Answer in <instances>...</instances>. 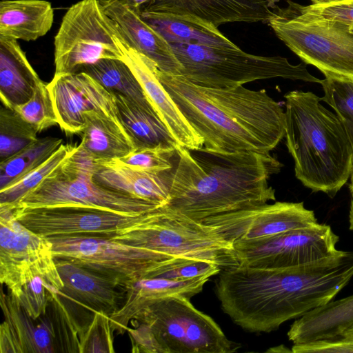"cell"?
I'll return each mask as SVG.
<instances>
[{"label":"cell","instance_id":"obj_1","mask_svg":"<svg viewBox=\"0 0 353 353\" xmlns=\"http://www.w3.org/2000/svg\"><path fill=\"white\" fill-rule=\"evenodd\" d=\"M353 277V252L307 264L277 269L236 265L223 269L216 282L221 305L250 332H270L331 301Z\"/></svg>","mask_w":353,"mask_h":353},{"label":"cell","instance_id":"obj_2","mask_svg":"<svg viewBox=\"0 0 353 353\" xmlns=\"http://www.w3.org/2000/svg\"><path fill=\"white\" fill-rule=\"evenodd\" d=\"M165 208L196 221L275 201L269 184L283 165L270 153L176 146Z\"/></svg>","mask_w":353,"mask_h":353},{"label":"cell","instance_id":"obj_3","mask_svg":"<svg viewBox=\"0 0 353 353\" xmlns=\"http://www.w3.org/2000/svg\"><path fill=\"white\" fill-rule=\"evenodd\" d=\"M157 75L208 149L269 153L285 137V112L265 90L200 86L159 69Z\"/></svg>","mask_w":353,"mask_h":353},{"label":"cell","instance_id":"obj_4","mask_svg":"<svg viewBox=\"0 0 353 353\" xmlns=\"http://www.w3.org/2000/svg\"><path fill=\"white\" fill-rule=\"evenodd\" d=\"M284 97L285 144L295 176L312 191L333 197L353 168V148L344 128L313 92L293 90Z\"/></svg>","mask_w":353,"mask_h":353},{"label":"cell","instance_id":"obj_5","mask_svg":"<svg viewBox=\"0 0 353 353\" xmlns=\"http://www.w3.org/2000/svg\"><path fill=\"white\" fill-rule=\"evenodd\" d=\"M182 68L180 74L200 86L233 88L258 80L283 78L321 83L305 63L293 65L281 56L250 54L239 47L170 43Z\"/></svg>","mask_w":353,"mask_h":353},{"label":"cell","instance_id":"obj_6","mask_svg":"<svg viewBox=\"0 0 353 353\" xmlns=\"http://www.w3.org/2000/svg\"><path fill=\"white\" fill-rule=\"evenodd\" d=\"M93 159L77 145L74 152L38 186L9 209L81 208L125 214H142L158 203L104 187L93 179Z\"/></svg>","mask_w":353,"mask_h":353},{"label":"cell","instance_id":"obj_7","mask_svg":"<svg viewBox=\"0 0 353 353\" xmlns=\"http://www.w3.org/2000/svg\"><path fill=\"white\" fill-rule=\"evenodd\" d=\"M109 238L171 257L210 261L222 270L239 265L232 244L211 227L165 206Z\"/></svg>","mask_w":353,"mask_h":353},{"label":"cell","instance_id":"obj_8","mask_svg":"<svg viewBox=\"0 0 353 353\" xmlns=\"http://www.w3.org/2000/svg\"><path fill=\"white\" fill-rule=\"evenodd\" d=\"M268 24L277 37L305 64L325 77H353V33L350 26L325 19L287 1Z\"/></svg>","mask_w":353,"mask_h":353},{"label":"cell","instance_id":"obj_9","mask_svg":"<svg viewBox=\"0 0 353 353\" xmlns=\"http://www.w3.org/2000/svg\"><path fill=\"white\" fill-rule=\"evenodd\" d=\"M133 321L151 328L164 353H232L241 347L227 338L210 316L183 296L157 301Z\"/></svg>","mask_w":353,"mask_h":353},{"label":"cell","instance_id":"obj_10","mask_svg":"<svg viewBox=\"0 0 353 353\" xmlns=\"http://www.w3.org/2000/svg\"><path fill=\"white\" fill-rule=\"evenodd\" d=\"M119 34L99 0H81L72 5L54 37V74L77 72L101 59L123 60Z\"/></svg>","mask_w":353,"mask_h":353},{"label":"cell","instance_id":"obj_11","mask_svg":"<svg viewBox=\"0 0 353 353\" xmlns=\"http://www.w3.org/2000/svg\"><path fill=\"white\" fill-rule=\"evenodd\" d=\"M55 258L68 259L96 272L127 290L175 259L105 236L79 235L48 239Z\"/></svg>","mask_w":353,"mask_h":353},{"label":"cell","instance_id":"obj_12","mask_svg":"<svg viewBox=\"0 0 353 353\" xmlns=\"http://www.w3.org/2000/svg\"><path fill=\"white\" fill-rule=\"evenodd\" d=\"M0 281L17 298L21 288L35 276L46 279L58 292L63 284L50 240L29 230L0 207Z\"/></svg>","mask_w":353,"mask_h":353},{"label":"cell","instance_id":"obj_13","mask_svg":"<svg viewBox=\"0 0 353 353\" xmlns=\"http://www.w3.org/2000/svg\"><path fill=\"white\" fill-rule=\"evenodd\" d=\"M339 237L326 224H316L274 236L232 244L240 265L265 269L294 267L339 252Z\"/></svg>","mask_w":353,"mask_h":353},{"label":"cell","instance_id":"obj_14","mask_svg":"<svg viewBox=\"0 0 353 353\" xmlns=\"http://www.w3.org/2000/svg\"><path fill=\"white\" fill-rule=\"evenodd\" d=\"M201 222L211 227L231 244L263 239L318 223L314 211L305 208L303 202L284 201L216 215Z\"/></svg>","mask_w":353,"mask_h":353},{"label":"cell","instance_id":"obj_15","mask_svg":"<svg viewBox=\"0 0 353 353\" xmlns=\"http://www.w3.org/2000/svg\"><path fill=\"white\" fill-rule=\"evenodd\" d=\"M10 210L23 225L47 239L79 235L110 237L139 222L148 212L125 214L81 208Z\"/></svg>","mask_w":353,"mask_h":353},{"label":"cell","instance_id":"obj_16","mask_svg":"<svg viewBox=\"0 0 353 353\" xmlns=\"http://www.w3.org/2000/svg\"><path fill=\"white\" fill-rule=\"evenodd\" d=\"M48 86L58 125L66 133L81 134L88 112L119 115L114 93L84 72L54 74Z\"/></svg>","mask_w":353,"mask_h":353},{"label":"cell","instance_id":"obj_17","mask_svg":"<svg viewBox=\"0 0 353 353\" xmlns=\"http://www.w3.org/2000/svg\"><path fill=\"white\" fill-rule=\"evenodd\" d=\"M118 42L123 61L136 76L147 99L177 145L189 150L203 148V137L192 127L160 82L156 63L132 48L121 33Z\"/></svg>","mask_w":353,"mask_h":353},{"label":"cell","instance_id":"obj_18","mask_svg":"<svg viewBox=\"0 0 353 353\" xmlns=\"http://www.w3.org/2000/svg\"><path fill=\"white\" fill-rule=\"evenodd\" d=\"M279 0H153L142 10L188 14L215 26L232 22L268 23Z\"/></svg>","mask_w":353,"mask_h":353},{"label":"cell","instance_id":"obj_19","mask_svg":"<svg viewBox=\"0 0 353 353\" xmlns=\"http://www.w3.org/2000/svg\"><path fill=\"white\" fill-rule=\"evenodd\" d=\"M127 43L165 72L180 74L182 66L169 42L138 12L120 0H99Z\"/></svg>","mask_w":353,"mask_h":353},{"label":"cell","instance_id":"obj_20","mask_svg":"<svg viewBox=\"0 0 353 353\" xmlns=\"http://www.w3.org/2000/svg\"><path fill=\"white\" fill-rule=\"evenodd\" d=\"M63 286V296L91 310L109 316L121 305L126 290L108 278L72 261L55 258Z\"/></svg>","mask_w":353,"mask_h":353},{"label":"cell","instance_id":"obj_21","mask_svg":"<svg viewBox=\"0 0 353 353\" xmlns=\"http://www.w3.org/2000/svg\"><path fill=\"white\" fill-rule=\"evenodd\" d=\"M5 321L0 328L1 353L55 352L57 339L52 320L41 316L39 323L30 316L17 300L8 294H1Z\"/></svg>","mask_w":353,"mask_h":353},{"label":"cell","instance_id":"obj_22","mask_svg":"<svg viewBox=\"0 0 353 353\" xmlns=\"http://www.w3.org/2000/svg\"><path fill=\"white\" fill-rule=\"evenodd\" d=\"M94 161V160H93ZM93 179L97 183L164 206L170 199V171L152 172L120 161H94Z\"/></svg>","mask_w":353,"mask_h":353},{"label":"cell","instance_id":"obj_23","mask_svg":"<svg viewBox=\"0 0 353 353\" xmlns=\"http://www.w3.org/2000/svg\"><path fill=\"white\" fill-rule=\"evenodd\" d=\"M209 277L187 280L142 279L127 289L121 307L110 316L113 332L123 334L128 324L143 309L160 300L176 296L191 299L201 292Z\"/></svg>","mask_w":353,"mask_h":353},{"label":"cell","instance_id":"obj_24","mask_svg":"<svg viewBox=\"0 0 353 353\" xmlns=\"http://www.w3.org/2000/svg\"><path fill=\"white\" fill-rule=\"evenodd\" d=\"M85 124L79 145L94 161L121 159L137 150L119 115L92 110Z\"/></svg>","mask_w":353,"mask_h":353},{"label":"cell","instance_id":"obj_25","mask_svg":"<svg viewBox=\"0 0 353 353\" xmlns=\"http://www.w3.org/2000/svg\"><path fill=\"white\" fill-rule=\"evenodd\" d=\"M42 81L17 40L0 37V99L14 110L27 102Z\"/></svg>","mask_w":353,"mask_h":353},{"label":"cell","instance_id":"obj_26","mask_svg":"<svg viewBox=\"0 0 353 353\" xmlns=\"http://www.w3.org/2000/svg\"><path fill=\"white\" fill-rule=\"evenodd\" d=\"M140 14L169 43L237 47L218 27L196 17L149 10H141Z\"/></svg>","mask_w":353,"mask_h":353},{"label":"cell","instance_id":"obj_27","mask_svg":"<svg viewBox=\"0 0 353 353\" xmlns=\"http://www.w3.org/2000/svg\"><path fill=\"white\" fill-rule=\"evenodd\" d=\"M54 10L46 0H2L0 37L35 41L51 29Z\"/></svg>","mask_w":353,"mask_h":353},{"label":"cell","instance_id":"obj_28","mask_svg":"<svg viewBox=\"0 0 353 353\" xmlns=\"http://www.w3.org/2000/svg\"><path fill=\"white\" fill-rule=\"evenodd\" d=\"M353 323V294L331 301L296 319L288 336L293 344H304L336 336Z\"/></svg>","mask_w":353,"mask_h":353},{"label":"cell","instance_id":"obj_29","mask_svg":"<svg viewBox=\"0 0 353 353\" xmlns=\"http://www.w3.org/2000/svg\"><path fill=\"white\" fill-rule=\"evenodd\" d=\"M113 93L119 119L137 150L178 145L155 111L143 108L121 94Z\"/></svg>","mask_w":353,"mask_h":353},{"label":"cell","instance_id":"obj_30","mask_svg":"<svg viewBox=\"0 0 353 353\" xmlns=\"http://www.w3.org/2000/svg\"><path fill=\"white\" fill-rule=\"evenodd\" d=\"M79 72L88 74L109 91L121 94L143 108L155 111L139 81L124 61L101 59L83 66Z\"/></svg>","mask_w":353,"mask_h":353},{"label":"cell","instance_id":"obj_31","mask_svg":"<svg viewBox=\"0 0 353 353\" xmlns=\"http://www.w3.org/2000/svg\"><path fill=\"white\" fill-rule=\"evenodd\" d=\"M62 139L47 137L0 161V190L18 181L47 161L62 145Z\"/></svg>","mask_w":353,"mask_h":353},{"label":"cell","instance_id":"obj_32","mask_svg":"<svg viewBox=\"0 0 353 353\" xmlns=\"http://www.w3.org/2000/svg\"><path fill=\"white\" fill-rule=\"evenodd\" d=\"M77 145L62 144L43 163L18 181L0 190V205H12L38 186L74 152Z\"/></svg>","mask_w":353,"mask_h":353},{"label":"cell","instance_id":"obj_33","mask_svg":"<svg viewBox=\"0 0 353 353\" xmlns=\"http://www.w3.org/2000/svg\"><path fill=\"white\" fill-rule=\"evenodd\" d=\"M37 133L14 110L2 105L0 109V161L36 141Z\"/></svg>","mask_w":353,"mask_h":353},{"label":"cell","instance_id":"obj_34","mask_svg":"<svg viewBox=\"0 0 353 353\" xmlns=\"http://www.w3.org/2000/svg\"><path fill=\"white\" fill-rule=\"evenodd\" d=\"M321 80L327 103L341 122L353 148V77H325Z\"/></svg>","mask_w":353,"mask_h":353},{"label":"cell","instance_id":"obj_35","mask_svg":"<svg viewBox=\"0 0 353 353\" xmlns=\"http://www.w3.org/2000/svg\"><path fill=\"white\" fill-rule=\"evenodd\" d=\"M14 110L37 132L58 124V118L48 83L43 81L37 86L32 97Z\"/></svg>","mask_w":353,"mask_h":353},{"label":"cell","instance_id":"obj_36","mask_svg":"<svg viewBox=\"0 0 353 353\" xmlns=\"http://www.w3.org/2000/svg\"><path fill=\"white\" fill-rule=\"evenodd\" d=\"M113 330L110 316L95 312L83 327L80 336L79 352H114Z\"/></svg>","mask_w":353,"mask_h":353},{"label":"cell","instance_id":"obj_37","mask_svg":"<svg viewBox=\"0 0 353 353\" xmlns=\"http://www.w3.org/2000/svg\"><path fill=\"white\" fill-rule=\"evenodd\" d=\"M57 292L41 276L27 282L17 298H14L26 313L37 319L46 314L53 294Z\"/></svg>","mask_w":353,"mask_h":353},{"label":"cell","instance_id":"obj_38","mask_svg":"<svg viewBox=\"0 0 353 353\" xmlns=\"http://www.w3.org/2000/svg\"><path fill=\"white\" fill-rule=\"evenodd\" d=\"M176 147L145 148L134 150L126 157L117 159L130 166L152 172H165L173 168Z\"/></svg>","mask_w":353,"mask_h":353},{"label":"cell","instance_id":"obj_39","mask_svg":"<svg viewBox=\"0 0 353 353\" xmlns=\"http://www.w3.org/2000/svg\"><path fill=\"white\" fill-rule=\"evenodd\" d=\"M294 353L353 352V323L340 334L304 344H293Z\"/></svg>","mask_w":353,"mask_h":353},{"label":"cell","instance_id":"obj_40","mask_svg":"<svg viewBox=\"0 0 353 353\" xmlns=\"http://www.w3.org/2000/svg\"><path fill=\"white\" fill-rule=\"evenodd\" d=\"M311 1V4L302 6L305 11L325 19L353 26V0L330 2Z\"/></svg>","mask_w":353,"mask_h":353},{"label":"cell","instance_id":"obj_41","mask_svg":"<svg viewBox=\"0 0 353 353\" xmlns=\"http://www.w3.org/2000/svg\"><path fill=\"white\" fill-rule=\"evenodd\" d=\"M138 323V326L134 328L128 327L127 330L131 341L132 352L138 353H164L161 345L157 341L151 328L145 323Z\"/></svg>","mask_w":353,"mask_h":353},{"label":"cell","instance_id":"obj_42","mask_svg":"<svg viewBox=\"0 0 353 353\" xmlns=\"http://www.w3.org/2000/svg\"><path fill=\"white\" fill-rule=\"evenodd\" d=\"M123 3L130 8L131 9L141 12V8L144 5H148L153 0H120Z\"/></svg>","mask_w":353,"mask_h":353},{"label":"cell","instance_id":"obj_43","mask_svg":"<svg viewBox=\"0 0 353 353\" xmlns=\"http://www.w3.org/2000/svg\"><path fill=\"white\" fill-rule=\"evenodd\" d=\"M350 207V213H349V221H350V229L353 230V196H352Z\"/></svg>","mask_w":353,"mask_h":353},{"label":"cell","instance_id":"obj_44","mask_svg":"<svg viewBox=\"0 0 353 353\" xmlns=\"http://www.w3.org/2000/svg\"><path fill=\"white\" fill-rule=\"evenodd\" d=\"M350 190L352 194V196H353V168L352 171L350 175Z\"/></svg>","mask_w":353,"mask_h":353},{"label":"cell","instance_id":"obj_45","mask_svg":"<svg viewBox=\"0 0 353 353\" xmlns=\"http://www.w3.org/2000/svg\"><path fill=\"white\" fill-rule=\"evenodd\" d=\"M315 1H317L319 2H330V1H339V0H315Z\"/></svg>","mask_w":353,"mask_h":353},{"label":"cell","instance_id":"obj_46","mask_svg":"<svg viewBox=\"0 0 353 353\" xmlns=\"http://www.w3.org/2000/svg\"><path fill=\"white\" fill-rule=\"evenodd\" d=\"M350 31L353 33V26L350 28Z\"/></svg>","mask_w":353,"mask_h":353}]
</instances>
